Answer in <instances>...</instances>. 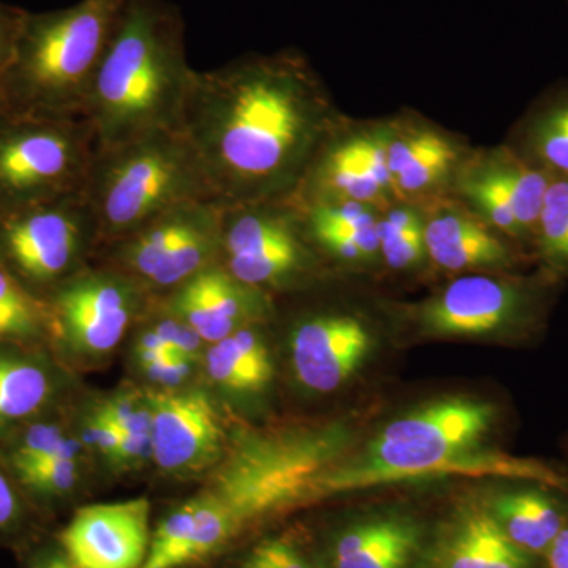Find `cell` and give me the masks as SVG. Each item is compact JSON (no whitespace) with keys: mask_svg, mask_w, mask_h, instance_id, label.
<instances>
[{"mask_svg":"<svg viewBox=\"0 0 568 568\" xmlns=\"http://www.w3.org/2000/svg\"><path fill=\"white\" fill-rule=\"evenodd\" d=\"M339 121L295 51L194 70L181 132L219 204H271L294 192Z\"/></svg>","mask_w":568,"mask_h":568,"instance_id":"obj_1","label":"cell"},{"mask_svg":"<svg viewBox=\"0 0 568 568\" xmlns=\"http://www.w3.org/2000/svg\"><path fill=\"white\" fill-rule=\"evenodd\" d=\"M193 73L178 7L126 0L84 111L99 149L181 130Z\"/></svg>","mask_w":568,"mask_h":568,"instance_id":"obj_2","label":"cell"},{"mask_svg":"<svg viewBox=\"0 0 568 568\" xmlns=\"http://www.w3.org/2000/svg\"><path fill=\"white\" fill-rule=\"evenodd\" d=\"M349 428L342 424L253 429L239 436L192 497L209 555L242 530L283 510L312 504L317 478L345 459Z\"/></svg>","mask_w":568,"mask_h":568,"instance_id":"obj_3","label":"cell"},{"mask_svg":"<svg viewBox=\"0 0 568 568\" xmlns=\"http://www.w3.org/2000/svg\"><path fill=\"white\" fill-rule=\"evenodd\" d=\"M126 0H80L26 14L2 85L0 112L84 118L97 71Z\"/></svg>","mask_w":568,"mask_h":568,"instance_id":"obj_4","label":"cell"},{"mask_svg":"<svg viewBox=\"0 0 568 568\" xmlns=\"http://www.w3.org/2000/svg\"><path fill=\"white\" fill-rule=\"evenodd\" d=\"M84 197L97 233L130 237L182 204L216 201L203 164L181 130L99 149Z\"/></svg>","mask_w":568,"mask_h":568,"instance_id":"obj_5","label":"cell"},{"mask_svg":"<svg viewBox=\"0 0 568 568\" xmlns=\"http://www.w3.org/2000/svg\"><path fill=\"white\" fill-rule=\"evenodd\" d=\"M97 152L85 118L0 112V216L84 193Z\"/></svg>","mask_w":568,"mask_h":568,"instance_id":"obj_6","label":"cell"},{"mask_svg":"<svg viewBox=\"0 0 568 568\" xmlns=\"http://www.w3.org/2000/svg\"><path fill=\"white\" fill-rule=\"evenodd\" d=\"M559 282L545 268L532 276L465 275L414 306L410 317L428 336L526 339L544 327Z\"/></svg>","mask_w":568,"mask_h":568,"instance_id":"obj_7","label":"cell"},{"mask_svg":"<svg viewBox=\"0 0 568 568\" xmlns=\"http://www.w3.org/2000/svg\"><path fill=\"white\" fill-rule=\"evenodd\" d=\"M465 476L534 481L568 495V473L537 458L514 457L495 448L429 452L422 455L365 454L325 470L313 487L312 503L420 478Z\"/></svg>","mask_w":568,"mask_h":568,"instance_id":"obj_8","label":"cell"},{"mask_svg":"<svg viewBox=\"0 0 568 568\" xmlns=\"http://www.w3.org/2000/svg\"><path fill=\"white\" fill-rule=\"evenodd\" d=\"M91 231L84 193L0 216V267L33 294L69 274Z\"/></svg>","mask_w":568,"mask_h":568,"instance_id":"obj_9","label":"cell"},{"mask_svg":"<svg viewBox=\"0 0 568 568\" xmlns=\"http://www.w3.org/2000/svg\"><path fill=\"white\" fill-rule=\"evenodd\" d=\"M551 175L538 170L507 144L469 151L450 196L519 246H534L538 215Z\"/></svg>","mask_w":568,"mask_h":568,"instance_id":"obj_10","label":"cell"},{"mask_svg":"<svg viewBox=\"0 0 568 568\" xmlns=\"http://www.w3.org/2000/svg\"><path fill=\"white\" fill-rule=\"evenodd\" d=\"M304 183L308 205L362 203L383 211L398 203L388 171L384 122H339L321 145L301 186Z\"/></svg>","mask_w":568,"mask_h":568,"instance_id":"obj_11","label":"cell"},{"mask_svg":"<svg viewBox=\"0 0 568 568\" xmlns=\"http://www.w3.org/2000/svg\"><path fill=\"white\" fill-rule=\"evenodd\" d=\"M222 245L230 274L246 286L282 282L305 265L304 244L291 213L275 203L223 205Z\"/></svg>","mask_w":568,"mask_h":568,"instance_id":"obj_12","label":"cell"},{"mask_svg":"<svg viewBox=\"0 0 568 568\" xmlns=\"http://www.w3.org/2000/svg\"><path fill=\"white\" fill-rule=\"evenodd\" d=\"M392 186L398 203L424 205L450 194L467 148L418 115L384 122Z\"/></svg>","mask_w":568,"mask_h":568,"instance_id":"obj_13","label":"cell"},{"mask_svg":"<svg viewBox=\"0 0 568 568\" xmlns=\"http://www.w3.org/2000/svg\"><path fill=\"white\" fill-rule=\"evenodd\" d=\"M153 462L164 473L194 474L224 455L222 420L203 392L149 390Z\"/></svg>","mask_w":568,"mask_h":568,"instance_id":"obj_14","label":"cell"},{"mask_svg":"<svg viewBox=\"0 0 568 568\" xmlns=\"http://www.w3.org/2000/svg\"><path fill=\"white\" fill-rule=\"evenodd\" d=\"M132 284L112 275L69 280L52 295L50 320L73 349L110 353L121 343L136 308Z\"/></svg>","mask_w":568,"mask_h":568,"instance_id":"obj_15","label":"cell"},{"mask_svg":"<svg viewBox=\"0 0 568 568\" xmlns=\"http://www.w3.org/2000/svg\"><path fill=\"white\" fill-rule=\"evenodd\" d=\"M151 538V503L138 497L80 508L61 544L77 568H141Z\"/></svg>","mask_w":568,"mask_h":568,"instance_id":"obj_16","label":"cell"},{"mask_svg":"<svg viewBox=\"0 0 568 568\" xmlns=\"http://www.w3.org/2000/svg\"><path fill=\"white\" fill-rule=\"evenodd\" d=\"M425 216L426 253L450 272L510 271L525 261L521 246L497 233L455 196L420 205Z\"/></svg>","mask_w":568,"mask_h":568,"instance_id":"obj_17","label":"cell"},{"mask_svg":"<svg viewBox=\"0 0 568 568\" xmlns=\"http://www.w3.org/2000/svg\"><path fill=\"white\" fill-rule=\"evenodd\" d=\"M497 418L499 409L495 403L474 398L440 399L390 422L365 452L422 455L478 447L495 428Z\"/></svg>","mask_w":568,"mask_h":568,"instance_id":"obj_18","label":"cell"},{"mask_svg":"<svg viewBox=\"0 0 568 568\" xmlns=\"http://www.w3.org/2000/svg\"><path fill=\"white\" fill-rule=\"evenodd\" d=\"M372 347V334L357 317H313L291 339L295 376L310 390L331 394L361 368Z\"/></svg>","mask_w":568,"mask_h":568,"instance_id":"obj_19","label":"cell"},{"mask_svg":"<svg viewBox=\"0 0 568 568\" xmlns=\"http://www.w3.org/2000/svg\"><path fill=\"white\" fill-rule=\"evenodd\" d=\"M416 568H545L544 559L511 544L484 507H467L437 530Z\"/></svg>","mask_w":568,"mask_h":568,"instance_id":"obj_20","label":"cell"},{"mask_svg":"<svg viewBox=\"0 0 568 568\" xmlns=\"http://www.w3.org/2000/svg\"><path fill=\"white\" fill-rule=\"evenodd\" d=\"M254 290L230 272L205 267L181 284L173 310L204 342L216 343L257 315L263 301Z\"/></svg>","mask_w":568,"mask_h":568,"instance_id":"obj_21","label":"cell"},{"mask_svg":"<svg viewBox=\"0 0 568 568\" xmlns=\"http://www.w3.org/2000/svg\"><path fill=\"white\" fill-rule=\"evenodd\" d=\"M484 506L511 544L541 559L568 523L567 493L534 481H511Z\"/></svg>","mask_w":568,"mask_h":568,"instance_id":"obj_22","label":"cell"},{"mask_svg":"<svg viewBox=\"0 0 568 568\" xmlns=\"http://www.w3.org/2000/svg\"><path fill=\"white\" fill-rule=\"evenodd\" d=\"M424 547L416 519L387 515L355 523L339 534L332 568H407Z\"/></svg>","mask_w":568,"mask_h":568,"instance_id":"obj_23","label":"cell"},{"mask_svg":"<svg viewBox=\"0 0 568 568\" xmlns=\"http://www.w3.org/2000/svg\"><path fill=\"white\" fill-rule=\"evenodd\" d=\"M507 145L551 178L568 179V82L548 89L532 103Z\"/></svg>","mask_w":568,"mask_h":568,"instance_id":"obj_24","label":"cell"},{"mask_svg":"<svg viewBox=\"0 0 568 568\" xmlns=\"http://www.w3.org/2000/svg\"><path fill=\"white\" fill-rule=\"evenodd\" d=\"M306 215L312 237L336 260L349 264H366L381 257V209L375 205L312 204L308 205Z\"/></svg>","mask_w":568,"mask_h":568,"instance_id":"obj_25","label":"cell"},{"mask_svg":"<svg viewBox=\"0 0 568 568\" xmlns=\"http://www.w3.org/2000/svg\"><path fill=\"white\" fill-rule=\"evenodd\" d=\"M205 368L213 383L234 392L263 390L274 377V365L263 339L245 327L212 343Z\"/></svg>","mask_w":568,"mask_h":568,"instance_id":"obj_26","label":"cell"},{"mask_svg":"<svg viewBox=\"0 0 568 568\" xmlns=\"http://www.w3.org/2000/svg\"><path fill=\"white\" fill-rule=\"evenodd\" d=\"M379 252L384 263L395 271L422 264L428 253L420 205L395 203L381 211Z\"/></svg>","mask_w":568,"mask_h":568,"instance_id":"obj_27","label":"cell"},{"mask_svg":"<svg viewBox=\"0 0 568 568\" xmlns=\"http://www.w3.org/2000/svg\"><path fill=\"white\" fill-rule=\"evenodd\" d=\"M51 379L36 362L0 355V422H17L40 410L51 395Z\"/></svg>","mask_w":568,"mask_h":568,"instance_id":"obj_28","label":"cell"},{"mask_svg":"<svg viewBox=\"0 0 568 568\" xmlns=\"http://www.w3.org/2000/svg\"><path fill=\"white\" fill-rule=\"evenodd\" d=\"M532 252L541 268L568 276V179L552 178L538 215Z\"/></svg>","mask_w":568,"mask_h":568,"instance_id":"obj_29","label":"cell"},{"mask_svg":"<svg viewBox=\"0 0 568 568\" xmlns=\"http://www.w3.org/2000/svg\"><path fill=\"white\" fill-rule=\"evenodd\" d=\"M50 308L0 267V338L39 334Z\"/></svg>","mask_w":568,"mask_h":568,"instance_id":"obj_30","label":"cell"},{"mask_svg":"<svg viewBox=\"0 0 568 568\" xmlns=\"http://www.w3.org/2000/svg\"><path fill=\"white\" fill-rule=\"evenodd\" d=\"M81 454V443L65 437L58 450L44 462L37 463L18 470L22 484L44 495H62L77 485L80 477L78 457Z\"/></svg>","mask_w":568,"mask_h":568,"instance_id":"obj_31","label":"cell"},{"mask_svg":"<svg viewBox=\"0 0 568 568\" xmlns=\"http://www.w3.org/2000/svg\"><path fill=\"white\" fill-rule=\"evenodd\" d=\"M97 413L102 414L121 435H151L152 410L148 399L134 394L115 396L100 406Z\"/></svg>","mask_w":568,"mask_h":568,"instance_id":"obj_32","label":"cell"},{"mask_svg":"<svg viewBox=\"0 0 568 568\" xmlns=\"http://www.w3.org/2000/svg\"><path fill=\"white\" fill-rule=\"evenodd\" d=\"M65 435L58 425L40 424L33 425L26 436L22 437L20 446L11 455V462H13L14 469L21 470L24 467L37 465V463L44 462L50 458L62 440L65 439Z\"/></svg>","mask_w":568,"mask_h":568,"instance_id":"obj_33","label":"cell"},{"mask_svg":"<svg viewBox=\"0 0 568 568\" xmlns=\"http://www.w3.org/2000/svg\"><path fill=\"white\" fill-rule=\"evenodd\" d=\"M239 568H313L286 538H267L256 545Z\"/></svg>","mask_w":568,"mask_h":568,"instance_id":"obj_34","label":"cell"},{"mask_svg":"<svg viewBox=\"0 0 568 568\" xmlns=\"http://www.w3.org/2000/svg\"><path fill=\"white\" fill-rule=\"evenodd\" d=\"M26 14L28 10L0 2V85L13 61Z\"/></svg>","mask_w":568,"mask_h":568,"instance_id":"obj_35","label":"cell"},{"mask_svg":"<svg viewBox=\"0 0 568 568\" xmlns=\"http://www.w3.org/2000/svg\"><path fill=\"white\" fill-rule=\"evenodd\" d=\"M153 328L163 336L171 353L190 362L200 353L201 342H204L190 325L182 323L181 320L162 321Z\"/></svg>","mask_w":568,"mask_h":568,"instance_id":"obj_36","label":"cell"},{"mask_svg":"<svg viewBox=\"0 0 568 568\" xmlns=\"http://www.w3.org/2000/svg\"><path fill=\"white\" fill-rule=\"evenodd\" d=\"M121 437V432L99 413L89 418L88 424L82 428V444L95 448L97 452L106 455L111 459H114L115 454H118Z\"/></svg>","mask_w":568,"mask_h":568,"instance_id":"obj_37","label":"cell"},{"mask_svg":"<svg viewBox=\"0 0 568 568\" xmlns=\"http://www.w3.org/2000/svg\"><path fill=\"white\" fill-rule=\"evenodd\" d=\"M149 379L166 388L181 386L183 381L190 376L192 364L179 355L168 354L152 365L145 366Z\"/></svg>","mask_w":568,"mask_h":568,"instance_id":"obj_38","label":"cell"},{"mask_svg":"<svg viewBox=\"0 0 568 568\" xmlns=\"http://www.w3.org/2000/svg\"><path fill=\"white\" fill-rule=\"evenodd\" d=\"M153 459L151 435H122L118 454L112 462L126 466H138Z\"/></svg>","mask_w":568,"mask_h":568,"instance_id":"obj_39","label":"cell"},{"mask_svg":"<svg viewBox=\"0 0 568 568\" xmlns=\"http://www.w3.org/2000/svg\"><path fill=\"white\" fill-rule=\"evenodd\" d=\"M136 353L138 357H140L142 368L152 365L153 362L160 361L164 355L173 354L170 347H168L166 342H164L163 336L160 335L155 328L145 332V334L141 336L140 342H138Z\"/></svg>","mask_w":568,"mask_h":568,"instance_id":"obj_40","label":"cell"},{"mask_svg":"<svg viewBox=\"0 0 568 568\" xmlns=\"http://www.w3.org/2000/svg\"><path fill=\"white\" fill-rule=\"evenodd\" d=\"M20 517V500L17 493L0 470V530L9 529Z\"/></svg>","mask_w":568,"mask_h":568,"instance_id":"obj_41","label":"cell"},{"mask_svg":"<svg viewBox=\"0 0 568 568\" xmlns=\"http://www.w3.org/2000/svg\"><path fill=\"white\" fill-rule=\"evenodd\" d=\"M544 564L545 568H568V523L544 556Z\"/></svg>","mask_w":568,"mask_h":568,"instance_id":"obj_42","label":"cell"},{"mask_svg":"<svg viewBox=\"0 0 568 568\" xmlns=\"http://www.w3.org/2000/svg\"><path fill=\"white\" fill-rule=\"evenodd\" d=\"M32 568H77L67 558L65 552H51V555L43 556L37 560L36 566Z\"/></svg>","mask_w":568,"mask_h":568,"instance_id":"obj_43","label":"cell"}]
</instances>
